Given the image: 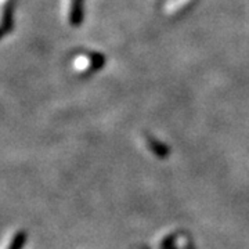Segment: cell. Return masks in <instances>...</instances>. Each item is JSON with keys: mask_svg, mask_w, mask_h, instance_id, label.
<instances>
[{"mask_svg": "<svg viewBox=\"0 0 249 249\" xmlns=\"http://www.w3.org/2000/svg\"><path fill=\"white\" fill-rule=\"evenodd\" d=\"M145 142H147L148 148H150L158 158H166V157H168L169 150H168V147H166L165 144H162V142H160L158 140H155L151 136H147V137H145Z\"/></svg>", "mask_w": 249, "mask_h": 249, "instance_id": "2", "label": "cell"}, {"mask_svg": "<svg viewBox=\"0 0 249 249\" xmlns=\"http://www.w3.org/2000/svg\"><path fill=\"white\" fill-rule=\"evenodd\" d=\"M90 61V67L93 68V70H100L104 64H106V58H104V55H101V54L94 53V54H90L89 55Z\"/></svg>", "mask_w": 249, "mask_h": 249, "instance_id": "4", "label": "cell"}, {"mask_svg": "<svg viewBox=\"0 0 249 249\" xmlns=\"http://www.w3.org/2000/svg\"><path fill=\"white\" fill-rule=\"evenodd\" d=\"M27 241V234L25 231H18L13 235V238L10 240L9 245L6 249H22Z\"/></svg>", "mask_w": 249, "mask_h": 249, "instance_id": "3", "label": "cell"}, {"mask_svg": "<svg viewBox=\"0 0 249 249\" xmlns=\"http://www.w3.org/2000/svg\"><path fill=\"white\" fill-rule=\"evenodd\" d=\"M85 0H71L70 9V24L72 27H79L85 17Z\"/></svg>", "mask_w": 249, "mask_h": 249, "instance_id": "1", "label": "cell"}]
</instances>
